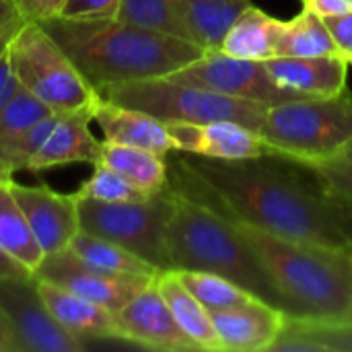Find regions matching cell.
Masks as SVG:
<instances>
[{"mask_svg":"<svg viewBox=\"0 0 352 352\" xmlns=\"http://www.w3.org/2000/svg\"><path fill=\"white\" fill-rule=\"evenodd\" d=\"M252 4V0H177L188 39L206 52H219L229 27Z\"/></svg>","mask_w":352,"mask_h":352,"instance_id":"cell-22","label":"cell"},{"mask_svg":"<svg viewBox=\"0 0 352 352\" xmlns=\"http://www.w3.org/2000/svg\"><path fill=\"white\" fill-rule=\"evenodd\" d=\"M41 25L95 91L126 80L169 76L206 52L190 39L118 19L56 16Z\"/></svg>","mask_w":352,"mask_h":352,"instance_id":"cell-2","label":"cell"},{"mask_svg":"<svg viewBox=\"0 0 352 352\" xmlns=\"http://www.w3.org/2000/svg\"><path fill=\"white\" fill-rule=\"evenodd\" d=\"M344 157H346V159H351V161H352V142L349 144V148L344 151Z\"/></svg>","mask_w":352,"mask_h":352,"instance_id":"cell-42","label":"cell"},{"mask_svg":"<svg viewBox=\"0 0 352 352\" xmlns=\"http://www.w3.org/2000/svg\"><path fill=\"white\" fill-rule=\"evenodd\" d=\"M6 50L21 87L54 113L93 111L99 103V93L41 23L25 21L10 35Z\"/></svg>","mask_w":352,"mask_h":352,"instance_id":"cell-7","label":"cell"},{"mask_svg":"<svg viewBox=\"0 0 352 352\" xmlns=\"http://www.w3.org/2000/svg\"><path fill=\"white\" fill-rule=\"evenodd\" d=\"M8 184L43 254L47 256L68 248L80 231L76 196L54 192L47 186L16 184L12 177Z\"/></svg>","mask_w":352,"mask_h":352,"instance_id":"cell-14","label":"cell"},{"mask_svg":"<svg viewBox=\"0 0 352 352\" xmlns=\"http://www.w3.org/2000/svg\"><path fill=\"white\" fill-rule=\"evenodd\" d=\"M157 285L177 326L194 342V346L198 351L223 352L210 311L182 285L175 270H161L157 274Z\"/></svg>","mask_w":352,"mask_h":352,"instance_id":"cell-21","label":"cell"},{"mask_svg":"<svg viewBox=\"0 0 352 352\" xmlns=\"http://www.w3.org/2000/svg\"><path fill=\"white\" fill-rule=\"evenodd\" d=\"M37 280V289L41 299L45 301L52 316L58 320L62 328H66L76 338H97V340H120L116 314L107 307L85 299L60 285H54L50 280Z\"/></svg>","mask_w":352,"mask_h":352,"instance_id":"cell-19","label":"cell"},{"mask_svg":"<svg viewBox=\"0 0 352 352\" xmlns=\"http://www.w3.org/2000/svg\"><path fill=\"white\" fill-rule=\"evenodd\" d=\"M122 0H66L60 16L72 21H101L116 19Z\"/></svg>","mask_w":352,"mask_h":352,"instance_id":"cell-32","label":"cell"},{"mask_svg":"<svg viewBox=\"0 0 352 352\" xmlns=\"http://www.w3.org/2000/svg\"><path fill=\"white\" fill-rule=\"evenodd\" d=\"M260 134L272 159L307 167L344 155L352 142V95L303 97L270 105Z\"/></svg>","mask_w":352,"mask_h":352,"instance_id":"cell-5","label":"cell"},{"mask_svg":"<svg viewBox=\"0 0 352 352\" xmlns=\"http://www.w3.org/2000/svg\"><path fill=\"white\" fill-rule=\"evenodd\" d=\"M0 352H21L19 342H16L12 330H10V324H8L2 307H0Z\"/></svg>","mask_w":352,"mask_h":352,"instance_id":"cell-40","label":"cell"},{"mask_svg":"<svg viewBox=\"0 0 352 352\" xmlns=\"http://www.w3.org/2000/svg\"><path fill=\"white\" fill-rule=\"evenodd\" d=\"M349 60L332 56H276L266 60L272 80L297 97H336L346 91Z\"/></svg>","mask_w":352,"mask_h":352,"instance_id":"cell-16","label":"cell"},{"mask_svg":"<svg viewBox=\"0 0 352 352\" xmlns=\"http://www.w3.org/2000/svg\"><path fill=\"white\" fill-rule=\"evenodd\" d=\"M338 54L334 39L320 14L301 8L299 14L283 23L276 56H332Z\"/></svg>","mask_w":352,"mask_h":352,"instance_id":"cell-26","label":"cell"},{"mask_svg":"<svg viewBox=\"0 0 352 352\" xmlns=\"http://www.w3.org/2000/svg\"><path fill=\"white\" fill-rule=\"evenodd\" d=\"M25 23L16 0H0V37L12 35Z\"/></svg>","mask_w":352,"mask_h":352,"instance_id":"cell-37","label":"cell"},{"mask_svg":"<svg viewBox=\"0 0 352 352\" xmlns=\"http://www.w3.org/2000/svg\"><path fill=\"white\" fill-rule=\"evenodd\" d=\"M8 39H10V35H4V37H0V50L8 43Z\"/></svg>","mask_w":352,"mask_h":352,"instance_id":"cell-41","label":"cell"},{"mask_svg":"<svg viewBox=\"0 0 352 352\" xmlns=\"http://www.w3.org/2000/svg\"><path fill=\"white\" fill-rule=\"evenodd\" d=\"M93 122H97L101 128L105 142L138 146L163 157L175 151V142L167 130V124L146 111L99 99L93 109Z\"/></svg>","mask_w":352,"mask_h":352,"instance_id":"cell-17","label":"cell"},{"mask_svg":"<svg viewBox=\"0 0 352 352\" xmlns=\"http://www.w3.org/2000/svg\"><path fill=\"white\" fill-rule=\"evenodd\" d=\"M165 241L169 270H206L221 274L289 314L280 291L248 241L212 206L173 190V208L167 221Z\"/></svg>","mask_w":352,"mask_h":352,"instance_id":"cell-4","label":"cell"},{"mask_svg":"<svg viewBox=\"0 0 352 352\" xmlns=\"http://www.w3.org/2000/svg\"><path fill=\"white\" fill-rule=\"evenodd\" d=\"M177 278L182 280V285L212 314V311H225V309H233L239 305H245L256 297L252 291L243 289L241 285L214 274V272H206V270H175Z\"/></svg>","mask_w":352,"mask_h":352,"instance_id":"cell-28","label":"cell"},{"mask_svg":"<svg viewBox=\"0 0 352 352\" xmlns=\"http://www.w3.org/2000/svg\"><path fill=\"white\" fill-rule=\"evenodd\" d=\"M116 324L120 340L138 346L169 352L198 351L177 326L167 301L159 291L157 276L116 314Z\"/></svg>","mask_w":352,"mask_h":352,"instance_id":"cell-13","label":"cell"},{"mask_svg":"<svg viewBox=\"0 0 352 352\" xmlns=\"http://www.w3.org/2000/svg\"><path fill=\"white\" fill-rule=\"evenodd\" d=\"M54 111L39 101L27 89H19L16 95L0 111V177H12L10 161L23 136Z\"/></svg>","mask_w":352,"mask_h":352,"instance_id":"cell-24","label":"cell"},{"mask_svg":"<svg viewBox=\"0 0 352 352\" xmlns=\"http://www.w3.org/2000/svg\"><path fill=\"white\" fill-rule=\"evenodd\" d=\"M8 45V43H6ZM6 45L0 50V111L6 107V103L16 95V91L21 89V82L12 70L10 58H8V50Z\"/></svg>","mask_w":352,"mask_h":352,"instance_id":"cell-35","label":"cell"},{"mask_svg":"<svg viewBox=\"0 0 352 352\" xmlns=\"http://www.w3.org/2000/svg\"><path fill=\"white\" fill-rule=\"evenodd\" d=\"M326 192V190H324ZM328 200H330V206H332V212H334V219L342 231V235L346 237L349 245L352 248V202L351 200H344L336 194H330L326 192Z\"/></svg>","mask_w":352,"mask_h":352,"instance_id":"cell-36","label":"cell"},{"mask_svg":"<svg viewBox=\"0 0 352 352\" xmlns=\"http://www.w3.org/2000/svg\"><path fill=\"white\" fill-rule=\"evenodd\" d=\"M167 165L169 186L188 198L287 239L349 248L326 192L307 188L295 173L264 159L214 161L186 155Z\"/></svg>","mask_w":352,"mask_h":352,"instance_id":"cell-1","label":"cell"},{"mask_svg":"<svg viewBox=\"0 0 352 352\" xmlns=\"http://www.w3.org/2000/svg\"><path fill=\"white\" fill-rule=\"evenodd\" d=\"M8 179L10 177H0V248L35 272L45 254L10 192Z\"/></svg>","mask_w":352,"mask_h":352,"instance_id":"cell-25","label":"cell"},{"mask_svg":"<svg viewBox=\"0 0 352 352\" xmlns=\"http://www.w3.org/2000/svg\"><path fill=\"white\" fill-rule=\"evenodd\" d=\"M116 19L188 39L177 0H122Z\"/></svg>","mask_w":352,"mask_h":352,"instance_id":"cell-29","label":"cell"},{"mask_svg":"<svg viewBox=\"0 0 352 352\" xmlns=\"http://www.w3.org/2000/svg\"><path fill=\"white\" fill-rule=\"evenodd\" d=\"M39 280L60 285L85 299H91L109 311L118 314L138 291H142L155 276H132L101 270L85 262L70 248L47 254L33 272Z\"/></svg>","mask_w":352,"mask_h":352,"instance_id":"cell-11","label":"cell"},{"mask_svg":"<svg viewBox=\"0 0 352 352\" xmlns=\"http://www.w3.org/2000/svg\"><path fill=\"white\" fill-rule=\"evenodd\" d=\"M93 165H103L118 171L146 194H159L169 186L167 157L146 148L101 140L99 155Z\"/></svg>","mask_w":352,"mask_h":352,"instance_id":"cell-23","label":"cell"},{"mask_svg":"<svg viewBox=\"0 0 352 352\" xmlns=\"http://www.w3.org/2000/svg\"><path fill=\"white\" fill-rule=\"evenodd\" d=\"M99 97L124 107L140 109L161 122H219L229 120L260 132L270 105L229 97L167 76L126 80L101 87Z\"/></svg>","mask_w":352,"mask_h":352,"instance_id":"cell-6","label":"cell"},{"mask_svg":"<svg viewBox=\"0 0 352 352\" xmlns=\"http://www.w3.org/2000/svg\"><path fill=\"white\" fill-rule=\"evenodd\" d=\"M33 276V272L14 256H10L6 250L0 248V278H25Z\"/></svg>","mask_w":352,"mask_h":352,"instance_id":"cell-39","label":"cell"},{"mask_svg":"<svg viewBox=\"0 0 352 352\" xmlns=\"http://www.w3.org/2000/svg\"><path fill=\"white\" fill-rule=\"evenodd\" d=\"M301 4L320 16H334L352 10V0H301Z\"/></svg>","mask_w":352,"mask_h":352,"instance_id":"cell-38","label":"cell"},{"mask_svg":"<svg viewBox=\"0 0 352 352\" xmlns=\"http://www.w3.org/2000/svg\"><path fill=\"white\" fill-rule=\"evenodd\" d=\"M91 177L78 186L74 192L76 198H87V200H97V202H140L146 200L155 194L142 192L138 186H134L130 179L120 175L113 169H107L103 165H93Z\"/></svg>","mask_w":352,"mask_h":352,"instance_id":"cell-30","label":"cell"},{"mask_svg":"<svg viewBox=\"0 0 352 352\" xmlns=\"http://www.w3.org/2000/svg\"><path fill=\"white\" fill-rule=\"evenodd\" d=\"M349 248H351V245H349ZM351 252H352V248H351Z\"/></svg>","mask_w":352,"mask_h":352,"instance_id":"cell-43","label":"cell"},{"mask_svg":"<svg viewBox=\"0 0 352 352\" xmlns=\"http://www.w3.org/2000/svg\"><path fill=\"white\" fill-rule=\"evenodd\" d=\"M167 78L202 87L229 97L266 103V105H278L291 99H303L278 87L272 80L266 62L241 60V58L227 56L223 52H204L198 60L171 72Z\"/></svg>","mask_w":352,"mask_h":352,"instance_id":"cell-9","label":"cell"},{"mask_svg":"<svg viewBox=\"0 0 352 352\" xmlns=\"http://www.w3.org/2000/svg\"><path fill=\"white\" fill-rule=\"evenodd\" d=\"M76 200L80 231L130 250L159 270H169L165 241L167 221L173 208V190L169 186L140 202L111 204L87 198Z\"/></svg>","mask_w":352,"mask_h":352,"instance_id":"cell-8","label":"cell"},{"mask_svg":"<svg viewBox=\"0 0 352 352\" xmlns=\"http://www.w3.org/2000/svg\"><path fill=\"white\" fill-rule=\"evenodd\" d=\"M332 39L334 45L338 50V54L349 60L352 64V10L344 12V14H334V16H322Z\"/></svg>","mask_w":352,"mask_h":352,"instance_id":"cell-33","label":"cell"},{"mask_svg":"<svg viewBox=\"0 0 352 352\" xmlns=\"http://www.w3.org/2000/svg\"><path fill=\"white\" fill-rule=\"evenodd\" d=\"M93 122V111H72L58 113L47 138L39 151L31 157L27 169L43 171L58 165L70 163H95L99 155L101 140H97L89 128Z\"/></svg>","mask_w":352,"mask_h":352,"instance_id":"cell-18","label":"cell"},{"mask_svg":"<svg viewBox=\"0 0 352 352\" xmlns=\"http://www.w3.org/2000/svg\"><path fill=\"white\" fill-rule=\"evenodd\" d=\"M283 19H276L256 4L243 10L237 21L225 33L219 52L241 58V60H256L266 62L276 58V45L283 29Z\"/></svg>","mask_w":352,"mask_h":352,"instance_id":"cell-20","label":"cell"},{"mask_svg":"<svg viewBox=\"0 0 352 352\" xmlns=\"http://www.w3.org/2000/svg\"><path fill=\"white\" fill-rule=\"evenodd\" d=\"M219 210V208H214ZM225 214L280 291L289 316L340 318L352 311V252L295 241Z\"/></svg>","mask_w":352,"mask_h":352,"instance_id":"cell-3","label":"cell"},{"mask_svg":"<svg viewBox=\"0 0 352 352\" xmlns=\"http://www.w3.org/2000/svg\"><path fill=\"white\" fill-rule=\"evenodd\" d=\"M307 169L320 184L322 190L336 194L344 200L352 202V161L346 159L344 155L314 163L303 167Z\"/></svg>","mask_w":352,"mask_h":352,"instance_id":"cell-31","label":"cell"},{"mask_svg":"<svg viewBox=\"0 0 352 352\" xmlns=\"http://www.w3.org/2000/svg\"><path fill=\"white\" fill-rule=\"evenodd\" d=\"M16 4L25 21L43 23L60 16L66 0H16Z\"/></svg>","mask_w":352,"mask_h":352,"instance_id":"cell-34","label":"cell"},{"mask_svg":"<svg viewBox=\"0 0 352 352\" xmlns=\"http://www.w3.org/2000/svg\"><path fill=\"white\" fill-rule=\"evenodd\" d=\"M0 307L21 352H82L85 340L58 324L39 295L35 276L0 278Z\"/></svg>","mask_w":352,"mask_h":352,"instance_id":"cell-10","label":"cell"},{"mask_svg":"<svg viewBox=\"0 0 352 352\" xmlns=\"http://www.w3.org/2000/svg\"><path fill=\"white\" fill-rule=\"evenodd\" d=\"M175 142V151L184 155L214 161H254L272 159L264 136L243 124L219 120L206 124L165 122Z\"/></svg>","mask_w":352,"mask_h":352,"instance_id":"cell-12","label":"cell"},{"mask_svg":"<svg viewBox=\"0 0 352 352\" xmlns=\"http://www.w3.org/2000/svg\"><path fill=\"white\" fill-rule=\"evenodd\" d=\"M210 318L223 352H262L274 346L289 314L264 299H254L233 309L212 311Z\"/></svg>","mask_w":352,"mask_h":352,"instance_id":"cell-15","label":"cell"},{"mask_svg":"<svg viewBox=\"0 0 352 352\" xmlns=\"http://www.w3.org/2000/svg\"><path fill=\"white\" fill-rule=\"evenodd\" d=\"M74 254H78L85 262L116 274H132V276H157L161 270L142 260L140 256L132 254L130 250L107 241L103 237L89 235L78 231L76 237L68 245Z\"/></svg>","mask_w":352,"mask_h":352,"instance_id":"cell-27","label":"cell"}]
</instances>
